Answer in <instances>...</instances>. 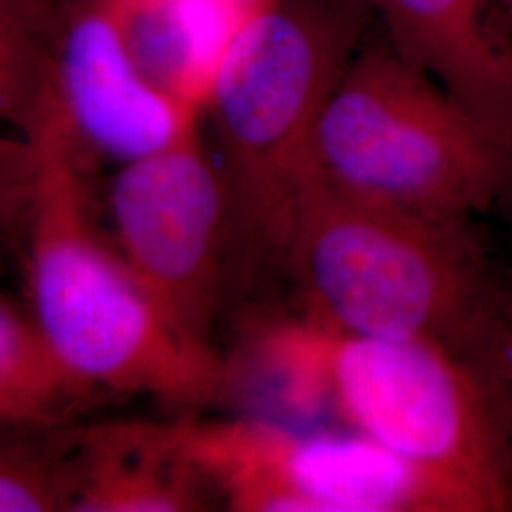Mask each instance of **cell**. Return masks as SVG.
<instances>
[{
  "mask_svg": "<svg viewBox=\"0 0 512 512\" xmlns=\"http://www.w3.org/2000/svg\"><path fill=\"white\" fill-rule=\"evenodd\" d=\"M40 150L29 135H0V213H27L37 184Z\"/></svg>",
  "mask_w": 512,
  "mask_h": 512,
  "instance_id": "16",
  "label": "cell"
},
{
  "mask_svg": "<svg viewBox=\"0 0 512 512\" xmlns=\"http://www.w3.org/2000/svg\"><path fill=\"white\" fill-rule=\"evenodd\" d=\"M54 107L82 154L141 158L200 122L131 59L105 0H71L48 44Z\"/></svg>",
  "mask_w": 512,
  "mask_h": 512,
  "instance_id": "8",
  "label": "cell"
},
{
  "mask_svg": "<svg viewBox=\"0 0 512 512\" xmlns=\"http://www.w3.org/2000/svg\"><path fill=\"white\" fill-rule=\"evenodd\" d=\"M186 461L238 512H480L454 482L359 433L258 416L171 421Z\"/></svg>",
  "mask_w": 512,
  "mask_h": 512,
  "instance_id": "6",
  "label": "cell"
},
{
  "mask_svg": "<svg viewBox=\"0 0 512 512\" xmlns=\"http://www.w3.org/2000/svg\"><path fill=\"white\" fill-rule=\"evenodd\" d=\"M67 0H0V18L48 50Z\"/></svg>",
  "mask_w": 512,
  "mask_h": 512,
  "instance_id": "17",
  "label": "cell"
},
{
  "mask_svg": "<svg viewBox=\"0 0 512 512\" xmlns=\"http://www.w3.org/2000/svg\"><path fill=\"white\" fill-rule=\"evenodd\" d=\"M29 137L40 150L29 205L33 319L55 357L95 391L198 410L232 397V368L173 327L93 217L71 133L54 105Z\"/></svg>",
  "mask_w": 512,
  "mask_h": 512,
  "instance_id": "1",
  "label": "cell"
},
{
  "mask_svg": "<svg viewBox=\"0 0 512 512\" xmlns=\"http://www.w3.org/2000/svg\"><path fill=\"white\" fill-rule=\"evenodd\" d=\"M251 353L274 368L289 401L329 408L353 433L454 482L480 512L512 511L490 406L452 349L298 317L258 327Z\"/></svg>",
  "mask_w": 512,
  "mask_h": 512,
  "instance_id": "4",
  "label": "cell"
},
{
  "mask_svg": "<svg viewBox=\"0 0 512 512\" xmlns=\"http://www.w3.org/2000/svg\"><path fill=\"white\" fill-rule=\"evenodd\" d=\"M67 2H71V0H67Z\"/></svg>",
  "mask_w": 512,
  "mask_h": 512,
  "instance_id": "20",
  "label": "cell"
},
{
  "mask_svg": "<svg viewBox=\"0 0 512 512\" xmlns=\"http://www.w3.org/2000/svg\"><path fill=\"white\" fill-rule=\"evenodd\" d=\"M505 2V6H507V12H509V16L512 19V0H503Z\"/></svg>",
  "mask_w": 512,
  "mask_h": 512,
  "instance_id": "19",
  "label": "cell"
},
{
  "mask_svg": "<svg viewBox=\"0 0 512 512\" xmlns=\"http://www.w3.org/2000/svg\"><path fill=\"white\" fill-rule=\"evenodd\" d=\"M306 164L338 188L437 220L512 217V143L366 38L323 110Z\"/></svg>",
  "mask_w": 512,
  "mask_h": 512,
  "instance_id": "5",
  "label": "cell"
},
{
  "mask_svg": "<svg viewBox=\"0 0 512 512\" xmlns=\"http://www.w3.org/2000/svg\"><path fill=\"white\" fill-rule=\"evenodd\" d=\"M73 512L205 511L211 488L186 461L171 423L120 421L78 431Z\"/></svg>",
  "mask_w": 512,
  "mask_h": 512,
  "instance_id": "10",
  "label": "cell"
},
{
  "mask_svg": "<svg viewBox=\"0 0 512 512\" xmlns=\"http://www.w3.org/2000/svg\"><path fill=\"white\" fill-rule=\"evenodd\" d=\"M112 241L154 304L188 340L213 346L228 270V192L200 122L110 183Z\"/></svg>",
  "mask_w": 512,
  "mask_h": 512,
  "instance_id": "7",
  "label": "cell"
},
{
  "mask_svg": "<svg viewBox=\"0 0 512 512\" xmlns=\"http://www.w3.org/2000/svg\"><path fill=\"white\" fill-rule=\"evenodd\" d=\"M393 52L512 143V19L503 0H368Z\"/></svg>",
  "mask_w": 512,
  "mask_h": 512,
  "instance_id": "9",
  "label": "cell"
},
{
  "mask_svg": "<svg viewBox=\"0 0 512 512\" xmlns=\"http://www.w3.org/2000/svg\"><path fill=\"white\" fill-rule=\"evenodd\" d=\"M92 395L55 357L35 319L0 302V427L63 425Z\"/></svg>",
  "mask_w": 512,
  "mask_h": 512,
  "instance_id": "12",
  "label": "cell"
},
{
  "mask_svg": "<svg viewBox=\"0 0 512 512\" xmlns=\"http://www.w3.org/2000/svg\"><path fill=\"white\" fill-rule=\"evenodd\" d=\"M76 450L63 425L0 427V512L73 511Z\"/></svg>",
  "mask_w": 512,
  "mask_h": 512,
  "instance_id": "13",
  "label": "cell"
},
{
  "mask_svg": "<svg viewBox=\"0 0 512 512\" xmlns=\"http://www.w3.org/2000/svg\"><path fill=\"white\" fill-rule=\"evenodd\" d=\"M459 357L473 368L494 418L512 509V281L495 277Z\"/></svg>",
  "mask_w": 512,
  "mask_h": 512,
  "instance_id": "14",
  "label": "cell"
},
{
  "mask_svg": "<svg viewBox=\"0 0 512 512\" xmlns=\"http://www.w3.org/2000/svg\"><path fill=\"white\" fill-rule=\"evenodd\" d=\"M239 4H243V6H249V8H255L258 4H262L264 0H236Z\"/></svg>",
  "mask_w": 512,
  "mask_h": 512,
  "instance_id": "18",
  "label": "cell"
},
{
  "mask_svg": "<svg viewBox=\"0 0 512 512\" xmlns=\"http://www.w3.org/2000/svg\"><path fill=\"white\" fill-rule=\"evenodd\" d=\"M283 270L311 323L435 342L458 355L495 283L475 220L370 202L308 164L294 190Z\"/></svg>",
  "mask_w": 512,
  "mask_h": 512,
  "instance_id": "3",
  "label": "cell"
},
{
  "mask_svg": "<svg viewBox=\"0 0 512 512\" xmlns=\"http://www.w3.org/2000/svg\"><path fill=\"white\" fill-rule=\"evenodd\" d=\"M52 107L48 50L0 18V122L31 135Z\"/></svg>",
  "mask_w": 512,
  "mask_h": 512,
  "instance_id": "15",
  "label": "cell"
},
{
  "mask_svg": "<svg viewBox=\"0 0 512 512\" xmlns=\"http://www.w3.org/2000/svg\"><path fill=\"white\" fill-rule=\"evenodd\" d=\"M372 19L368 0H264L222 57L203 112L228 192L230 266L251 279L283 270L313 131Z\"/></svg>",
  "mask_w": 512,
  "mask_h": 512,
  "instance_id": "2",
  "label": "cell"
},
{
  "mask_svg": "<svg viewBox=\"0 0 512 512\" xmlns=\"http://www.w3.org/2000/svg\"><path fill=\"white\" fill-rule=\"evenodd\" d=\"M139 71L202 114L222 57L255 8L236 0H105Z\"/></svg>",
  "mask_w": 512,
  "mask_h": 512,
  "instance_id": "11",
  "label": "cell"
}]
</instances>
